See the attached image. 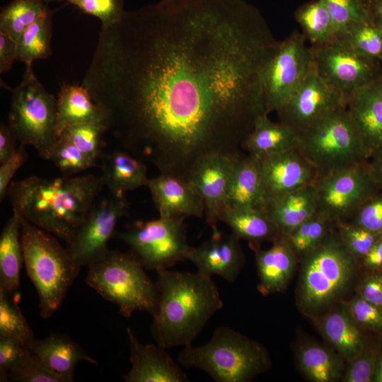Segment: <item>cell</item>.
<instances>
[{"label": "cell", "mask_w": 382, "mask_h": 382, "mask_svg": "<svg viewBox=\"0 0 382 382\" xmlns=\"http://www.w3.org/2000/svg\"><path fill=\"white\" fill-rule=\"evenodd\" d=\"M277 43L245 0H162L102 26L81 86L123 149L187 180L208 155L241 154Z\"/></svg>", "instance_id": "1"}, {"label": "cell", "mask_w": 382, "mask_h": 382, "mask_svg": "<svg viewBox=\"0 0 382 382\" xmlns=\"http://www.w3.org/2000/svg\"><path fill=\"white\" fill-rule=\"evenodd\" d=\"M104 184L93 175L54 178L30 176L11 183L13 210L66 243L75 236Z\"/></svg>", "instance_id": "2"}, {"label": "cell", "mask_w": 382, "mask_h": 382, "mask_svg": "<svg viewBox=\"0 0 382 382\" xmlns=\"http://www.w3.org/2000/svg\"><path fill=\"white\" fill-rule=\"evenodd\" d=\"M157 308L152 316L151 335L167 349L191 345L210 318L223 306L211 277L199 272L156 271Z\"/></svg>", "instance_id": "3"}, {"label": "cell", "mask_w": 382, "mask_h": 382, "mask_svg": "<svg viewBox=\"0 0 382 382\" xmlns=\"http://www.w3.org/2000/svg\"><path fill=\"white\" fill-rule=\"evenodd\" d=\"M301 259L296 303L299 311L308 318L321 314L340 301L361 267L334 227L316 248Z\"/></svg>", "instance_id": "4"}, {"label": "cell", "mask_w": 382, "mask_h": 382, "mask_svg": "<svg viewBox=\"0 0 382 382\" xmlns=\"http://www.w3.org/2000/svg\"><path fill=\"white\" fill-rule=\"evenodd\" d=\"M178 361L185 368L204 371L216 382H248L272 364L264 346L224 326L216 328L207 344L184 347Z\"/></svg>", "instance_id": "5"}, {"label": "cell", "mask_w": 382, "mask_h": 382, "mask_svg": "<svg viewBox=\"0 0 382 382\" xmlns=\"http://www.w3.org/2000/svg\"><path fill=\"white\" fill-rule=\"evenodd\" d=\"M21 241L27 274L39 297L40 315L50 318L77 277V265L53 234L21 216Z\"/></svg>", "instance_id": "6"}, {"label": "cell", "mask_w": 382, "mask_h": 382, "mask_svg": "<svg viewBox=\"0 0 382 382\" xmlns=\"http://www.w3.org/2000/svg\"><path fill=\"white\" fill-rule=\"evenodd\" d=\"M144 268L132 251L109 250L88 267L86 283L104 299L115 303L120 314L126 318L135 311L153 316L158 306V291Z\"/></svg>", "instance_id": "7"}, {"label": "cell", "mask_w": 382, "mask_h": 382, "mask_svg": "<svg viewBox=\"0 0 382 382\" xmlns=\"http://www.w3.org/2000/svg\"><path fill=\"white\" fill-rule=\"evenodd\" d=\"M11 92L8 125L18 141L33 146L44 159L58 139L56 133L57 99L37 78L33 64H25L20 84Z\"/></svg>", "instance_id": "8"}, {"label": "cell", "mask_w": 382, "mask_h": 382, "mask_svg": "<svg viewBox=\"0 0 382 382\" xmlns=\"http://www.w3.org/2000/svg\"><path fill=\"white\" fill-rule=\"evenodd\" d=\"M299 134L297 149L318 175L368 159L347 108L322 117Z\"/></svg>", "instance_id": "9"}, {"label": "cell", "mask_w": 382, "mask_h": 382, "mask_svg": "<svg viewBox=\"0 0 382 382\" xmlns=\"http://www.w3.org/2000/svg\"><path fill=\"white\" fill-rule=\"evenodd\" d=\"M302 33L294 30L277 42L260 73L265 110L278 111L313 69L311 47Z\"/></svg>", "instance_id": "10"}, {"label": "cell", "mask_w": 382, "mask_h": 382, "mask_svg": "<svg viewBox=\"0 0 382 382\" xmlns=\"http://www.w3.org/2000/svg\"><path fill=\"white\" fill-rule=\"evenodd\" d=\"M311 50L315 71L346 106L355 93L378 76L381 61L361 55L336 37L311 45Z\"/></svg>", "instance_id": "11"}, {"label": "cell", "mask_w": 382, "mask_h": 382, "mask_svg": "<svg viewBox=\"0 0 382 382\" xmlns=\"http://www.w3.org/2000/svg\"><path fill=\"white\" fill-rule=\"evenodd\" d=\"M184 220L160 217L138 221L118 233L144 267L156 271L187 260L191 248Z\"/></svg>", "instance_id": "12"}, {"label": "cell", "mask_w": 382, "mask_h": 382, "mask_svg": "<svg viewBox=\"0 0 382 382\" xmlns=\"http://www.w3.org/2000/svg\"><path fill=\"white\" fill-rule=\"evenodd\" d=\"M313 187L316 212L333 224L349 221L361 204L379 190L367 161L318 175Z\"/></svg>", "instance_id": "13"}, {"label": "cell", "mask_w": 382, "mask_h": 382, "mask_svg": "<svg viewBox=\"0 0 382 382\" xmlns=\"http://www.w3.org/2000/svg\"><path fill=\"white\" fill-rule=\"evenodd\" d=\"M128 208L125 193L110 192L106 197L95 202L66 248L77 265L88 267L108 252V243Z\"/></svg>", "instance_id": "14"}, {"label": "cell", "mask_w": 382, "mask_h": 382, "mask_svg": "<svg viewBox=\"0 0 382 382\" xmlns=\"http://www.w3.org/2000/svg\"><path fill=\"white\" fill-rule=\"evenodd\" d=\"M345 108L340 98L325 85L313 68L277 113L279 122L300 133L322 117Z\"/></svg>", "instance_id": "15"}, {"label": "cell", "mask_w": 382, "mask_h": 382, "mask_svg": "<svg viewBox=\"0 0 382 382\" xmlns=\"http://www.w3.org/2000/svg\"><path fill=\"white\" fill-rule=\"evenodd\" d=\"M238 155H208L193 166L187 179L202 199L206 221L213 232L219 231L217 223L226 206L231 174Z\"/></svg>", "instance_id": "16"}, {"label": "cell", "mask_w": 382, "mask_h": 382, "mask_svg": "<svg viewBox=\"0 0 382 382\" xmlns=\"http://www.w3.org/2000/svg\"><path fill=\"white\" fill-rule=\"evenodd\" d=\"M259 160L263 204L298 188L312 185L318 176L316 170L298 149Z\"/></svg>", "instance_id": "17"}, {"label": "cell", "mask_w": 382, "mask_h": 382, "mask_svg": "<svg viewBox=\"0 0 382 382\" xmlns=\"http://www.w3.org/2000/svg\"><path fill=\"white\" fill-rule=\"evenodd\" d=\"M239 240L233 233L213 232L212 236L200 245L191 247L186 258L196 265L197 272L211 277L219 275L227 282H233L245 262Z\"/></svg>", "instance_id": "18"}, {"label": "cell", "mask_w": 382, "mask_h": 382, "mask_svg": "<svg viewBox=\"0 0 382 382\" xmlns=\"http://www.w3.org/2000/svg\"><path fill=\"white\" fill-rule=\"evenodd\" d=\"M131 369L122 378L126 382H189L187 376L173 361L166 348L143 344L127 328Z\"/></svg>", "instance_id": "19"}, {"label": "cell", "mask_w": 382, "mask_h": 382, "mask_svg": "<svg viewBox=\"0 0 382 382\" xmlns=\"http://www.w3.org/2000/svg\"><path fill=\"white\" fill-rule=\"evenodd\" d=\"M147 187L160 217L184 220L204 214L202 199L188 180L161 173Z\"/></svg>", "instance_id": "20"}, {"label": "cell", "mask_w": 382, "mask_h": 382, "mask_svg": "<svg viewBox=\"0 0 382 382\" xmlns=\"http://www.w3.org/2000/svg\"><path fill=\"white\" fill-rule=\"evenodd\" d=\"M347 110L369 158L382 149V83L378 78L355 93Z\"/></svg>", "instance_id": "21"}, {"label": "cell", "mask_w": 382, "mask_h": 382, "mask_svg": "<svg viewBox=\"0 0 382 382\" xmlns=\"http://www.w3.org/2000/svg\"><path fill=\"white\" fill-rule=\"evenodd\" d=\"M309 318L325 341L346 362L359 353L369 335L356 324L341 301L327 311Z\"/></svg>", "instance_id": "22"}, {"label": "cell", "mask_w": 382, "mask_h": 382, "mask_svg": "<svg viewBox=\"0 0 382 382\" xmlns=\"http://www.w3.org/2000/svg\"><path fill=\"white\" fill-rule=\"evenodd\" d=\"M298 259L286 238L282 236L267 250H257L258 291L265 296L284 291L292 277Z\"/></svg>", "instance_id": "23"}, {"label": "cell", "mask_w": 382, "mask_h": 382, "mask_svg": "<svg viewBox=\"0 0 382 382\" xmlns=\"http://www.w3.org/2000/svg\"><path fill=\"white\" fill-rule=\"evenodd\" d=\"M29 349L39 361L64 382L73 381L74 369L80 361L97 364L95 359L66 335L52 334L42 340L35 339Z\"/></svg>", "instance_id": "24"}, {"label": "cell", "mask_w": 382, "mask_h": 382, "mask_svg": "<svg viewBox=\"0 0 382 382\" xmlns=\"http://www.w3.org/2000/svg\"><path fill=\"white\" fill-rule=\"evenodd\" d=\"M282 236H287L317 209L313 185L302 187L266 201L262 207Z\"/></svg>", "instance_id": "25"}, {"label": "cell", "mask_w": 382, "mask_h": 382, "mask_svg": "<svg viewBox=\"0 0 382 382\" xmlns=\"http://www.w3.org/2000/svg\"><path fill=\"white\" fill-rule=\"evenodd\" d=\"M299 134L290 126L274 122L265 112L255 120L253 128L245 139L242 149L258 159L297 149Z\"/></svg>", "instance_id": "26"}, {"label": "cell", "mask_w": 382, "mask_h": 382, "mask_svg": "<svg viewBox=\"0 0 382 382\" xmlns=\"http://www.w3.org/2000/svg\"><path fill=\"white\" fill-rule=\"evenodd\" d=\"M100 176L110 192L123 194L142 186H148L146 166L128 152L114 151L101 154Z\"/></svg>", "instance_id": "27"}, {"label": "cell", "mask_w": 382, "mask_h": 382, "mask_svg": "<svg viewBox=\"0 0 382 382\" xmlns=\"http://www.w3.org/2000/svg\"><path fill=\"white\" fill-rule=\"evenodd\" d=\"M262 204L260 160L241 154L234 163L225 207L262 208Z\"/></svg>", "instance_id": "28"}, {"label": "cell", "mask_w": 382, "mask_h": 382, "mask_svg": "<svg viewBox=\"0 0 382 382\" xmlns=\"http://www.w3.org/2000/svg\"><path fill=\"white\" fill-rule=\"evenodd\" d=\"M296 361L302 375L312 382L338 381L345 369V360L332 348L313 342L298 346Z\"/></svg>", "instance_id": "29"}, {"label": "cell", "mask_w": 382, "mask_h": 382, "mask_svg": "<svg viewBox=\"0 0 382 382\" xmlns=\"http://www.w3.org/2000/svg\"><path fill=\"white\" fill-rule=\"evenodd\" d=\"M56 133L68 127L87 122H104L101 110L83 86L64 84L58 94ZM105 123V122H104Z\"/></svg>", "instance_id": "30"}, {"label": "cell", "mask_w": 382, "mask_h": 382, "mask_svg": "<svg viewBox=\"0 0 382 382\" xmlns=\"http://www.w3.org/2000/svg\"><path fill=\"white\" fill-rule=\"evenodd\" d=\"M219 221L226 223L238 238L250 243L274 241L281 235L262 208L225 207Z\"/></svg>", "instance_id": "31"}, {"label": "cell", "mask_w": 382, "mask_h": 382, "mask_svg": "<svg viewBox=\"0 0 382 382\" xmlns=\"http://www.w3.org/2000/svg\"><path fill=\"white\" fill-rule=\"evenodd\" d=\"M24 262L21 241V215L13 210L0 236V288L16 292Z\"/></svg>", "instance_id": "32"}, {"label": "cell", "mask_w": 382, "mask_h": 382, "mask_svg": "<svg viewBox=\"0 0 382 382\" xmlns=\"http://www.w3.org/2000/svg\"><path fill=\"white\" fill-rule=\"evenodd\" d=\"M54 11H47L30 25L17 40L16 59L33 64L36 59H45L52 54L51 38Z\"/></svg>", "instance_id": "33"}, {"label": "cell", "mask_w": 382, "mask_h": 382, "mask_svg": "<svg viewBox=\"0 0 382 382\" xmlns=\"http://www.w3.org/2000/svg\"><path fill=\"white\" fill-rule=\"evenodd\" d=\"M49 8L43 0H13L0 14V33L16 42L23 33Z\"/></svg>", "instance_id": "34"}, {"label": "cell", "mask_w": 382, "mask_h": 382, "mask_svg": "<svg viewBox=\"0 0 382 382\" xmlns=\"http://www.w3.org/2000/svg\"><path fill=\"white\" fill-rule=\"evenodd\" d=\"M20 294L0 288V337H9L30 348L34 341L32 329L18 306Z\"/></svg>", "instance_id": "35"}, {"label": "cell", "mask_w": 382, "mask_h": 382, "mask_svg": "<svg viewBox=\"0 0 382 382\" xmlns=\"http://www.w3.org/2000/svg\"><path fill=\"white\" fill-rule=\"evenodd\" d=\"M295 18L312 45L323 44L335 36L332 18L320 0L301 6L295 12Z\"/></svg>", "instance_id": "36"}, {"label": "cell", "mask_w": 382, "mask_h": 382, "mask_svg": "<svg viewBox=\"0 0 382 382\" xmlns=\"http://www.w3.org/2000/svg\"><path fill=\"white\" fill-rule=\"evenodd\" d=\"M335 37L364 57L382 60V27L372 21L354 22Z\"/></svg>", "instance_id": "37"}, {"label": "cell", "mask_w": 382, "mask_h": 382, "mask_svg": "<svg viewBox=\"0 0 382 382\" xmlns=\"http://www.w3.org/2000/svg\"><path fill=\"white\" fill-rule=\"evenodd\" d=\"M333 227L332 222L316 212L285 238L298 258H301L316 248Z\"/></svg>", "instance_id": "38"}, {"label": "cell", "mask_w": 382, "mask_h": 382, "mask_svg": "<svg viewBox=\"0 0 382 382\" xmlns=\"http://www.w3.org/2000/svg\"><path fill=\"white\" fill-rule=\"evenodd\" d=\"M381 347L382 335L369 334L362 349L347 361L341 381L373 382Z\"/></svg>", "instance_id": "39"}, {"label": "cell", "mask_w": 382, "mask_h": 382, "mask_svg": "<svg viewBox=\"0 0 382 382\" xmlns=\"http://www.w3.org/2000/svg\"><path fill=\"white\" fill-rule=\"evenodd\" d=\"M62 175L71 176L96 166V161L81 151L72 142L60 135L51 148L47 159Z\"/></svg>", "instance_id": "40"}, {"label": "cell", "mask_w": 382, "mask_h": 382, "mask_svg": "<svg viewBox=\"0 0 382 382\" xmlns=\"http://www.w3.org/2000/svg\"><path fill=\"white\" fill-rule=\"evenodd\" d=\"M107 132L104 122H87L66 127L61 134L81 151L97 161L100 157L103 135Z\"/></svg>", "instance_id": "41"}, {"label": "cell", "mask_w": 382, "mask_h": 382, "mask_svg": "<svg viewBox=\"0 0 382 382\" xmlns=\"http://www.w3.org/2000/svg\"><path fill=\"white\" fill-rule=\"evenodd\" d=\"M320 1L332 18L335 35L354 22L371 21L369 6L362 0Z\"/></svg>", "instance_id": "42"}, {"label": "cell", "mask_w": 382, "mask_h": 382, "mask_svg": "<svg viewBox=\"0 0 382 382\" xmlns=\"http://www.w3.org/2000/svg\"><path fill=\"white\" fill-rule=\"evenodd\" d=\"M334 228L347 250L359 261L382 236L351 221L337 223Z\"/></svg>", "instance_id": "43"}, {"label": "cell", "mask_w": 382, "mask_h": 382, "mask_svg": "<svg viewBox=\"0 0 382 382\" xmlns=\"http://www.w3.org/2000/svg\"><path fill=\"white\" fill-rule=\"evenodd\" d=\"M356 324L369 334L382 335V310L355 294L351 299L340 301Z\"/></svg>", "instance_id": "44"}, {"label": "cell", "mask_w": 382, "mask_h": 382, "mask_svg": "<svg viewBox=\"0 0 382 382\" xmlns=\"http://www.w3.org/2000/svg\"><path fill=\"white\" fill-rule=\"evenodd\" d=\"M8 379L18 382H64L39 361L29 349H25L18 363L9 372Z\"/></svg>", "instance_id": "45"}, {"label": "cell", "mask_w": 382, "mask_h": 382, "mask_svg": "<svg viewBox=\"0 0 382 382\" xmlns=\"http://www.w3.org/2000/svg\"><path fill=\"white\" fill-rule=\"evenodd\" d=\"M348 221L382 235V191L367 198Z\"/></svg>", "instance_id": "46"}, {"label": "cell", "mask_w": 382, "mask_h": 382, "mask_svg": "<svg viewBox=\"0 0 382 382\" xmlns=\"http://www.w3.org/2000/svg\"><path fill=\"white\" fill-rule=\"evenodd\" d=\"M72 4L83 13L98 18L102 26L117 22L123 14V0H74Z\"/></svg>", "instance_id": "47"}, {"label": "cell", "mask_w": 382, "mask_h": 382, "mask_svg": "<svg viewBox=\"0 0 382 382\" xmlns=\"http://www.w3.org/2000/svg\"><path fill=\"white\" fill-rule=\"evenodd\" d=\"M26 348L9 337H0V381H8V374L16 366Z\"/></svg>", "instance_id": "48"}, {"label": "cell", "mask_w": 382, "mask_h": 382, "mask_svg": "<svg viewBox=\"0 0 382 382\" xmlns=\"http://www.w3.org/2000/svg\"><path fill=\"white\" fill-rule=\"evenodd\" d=\"M356 294L382 310V270L366 271Z\"/></svg>", "instance_id": "49"}, {"label": "cell", "mask_w": 382, "mask_h": 382, "mask_svg": "<svg viewBox=\"0 0 382 382\" xmlns=\"http://www.w3.org/2000/svg\"><path fill=\"white\" fill-rule=\"evenodd\" d=\"M25 146L20 144L16 152L0 166V199L1 202L7 195L11 179L16 171L25 162L28 154Z\"/></svg>", "instance_id": "50"}, {"label": "cell", "mask_w": 382, "mask_h": 382, "mask_svg": "<svg viewBox=\"0 0 382 382\" xmlns=\"http://www.w3.org/2000/svg\"><path fill=\"white\" fill-rule=\"evenodd\" d=\"M17 42L0 33V72L8 71L16 59Z\"/></svg>", "instance_id": "51"}, {"label": "cell", "mask_w": 382, "mask_h": 382, "mask_svg": "<svg viewBox=\"0 0 382 382\" xmlns=\"http://www.w3.org/2000/svg\"><path fill=\"white\" fill-rule=\"evenodd\" d=\"M16 141L18 140L8 124L1 122L0 124V164L16 152Z\"/></svg>", "instance_id": "52"}, {"label": "cell", "mask_w": 382, "mask_h": 382, "mask_svg": "<svg viewBox=\"0 0 382 382\" xmlns=\"http://www.w3.org/2000/svg\"><path fill=\"white\" fill-rule=\"evenodd\" d=\"M359 263L366 271L382 270V236L374 243Z\"/></svg>", "instance_id": "53"}, {"label": "cell", "mask_w": 382, "mask_h": 382, "mask_svg": "<svg viewBox=\"0 0 382 382\" xmlns=\"http://www.w3.org/2000/svg\"><path fill=\"white\" fill-rule=\"evenodd\" d=\"M367 166L376 185L382 191V149L368 158Z\"/></svg>", "instance_id": "54"}, {"label": "cell", "mask_w": 382, "mask_h": 382, "mask_svg": "<svg viewBox=\"0 0 382 382\" xmlns=\"http://www.w3.org/2000/svg\"><path fill=\"white\" fill-rule=\"evenodd\" d=\"M371 21L382 27V0H374L369 6Z\"/></svg>", "instance_id": "55"}, {"label": "cell", "mask_w": 382, "mask_h": 382, "mask_svg": "<svg viewBox=\"0 0 382 382\" xmlns=\"http://www.w3.org/2000/svg\"><path fill=\"white\" fill-rule=\"evenodd\" d=\"M373 382H382V347L378 358Z\"/></svg>", "instance_id": "56"}, {"label": "cell", "mask_w": 382, "mask_h": 382, "mask_svg": "<svg viewBox=\"0 0 382 382\" xmlns=\"http://www.w3.org/2000/svg\"><path fill=\"white\" fill-rule=\"evenodd\" d=\"M378 79L382 83V60L380 62L379 71H378Z\"/></svg>", "instance_id": "57"}, {"label": "cell", "mask_w": 382, "mask_h": 382, "mask_svg": "<svg viewBox=\"0 0 382 382\" xmlns=\"http://www.w3.org/2000/svg\"><path fill=\"white\" fill-rule=\"evenodd\" d=\"M43 1L47 4H48L50 2H52V1L60 2V1H66L72 4V2L74 1V0H43Z\"/></svg>", "instance_id": "58"}, {"label": "cell", "mask_w": 382, "mask_h": 382, "mask_svg": "<svg viewBox=\"0 0 382 382\" xmlns=\"http://www.w3.org/2000/svg\"><path fill=\"white\" fill-rule=\"evenodd\" d=\"M366 4H367L369 6H370L371 4L374 1V0H362Z\"/></svg>", "instance_id": "59"}]
</instances>
